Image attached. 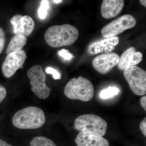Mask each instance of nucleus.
<instances>
[{
  "mask_svg": "<svg viewBox=\"0 0 146 146\" xmlns=\"http://www.w3.org/2000/svg\"><path fill=\"white\" fill-rule=\"evenodd\" d=\"M79 31L74 26L69 24L50 27L45 32V41L53 48L69 46L78 39Z\"/></svg>",
  "mask_w": 146,
  "mask_h": 146,
  "instance_id": "nucleus-1",
  "label": "nucleus"
},
{
  "mask_svg": "<svg viewBox=\"0 0 146 146\" xmlns=\"http://www.w3.org/2000/svg\"><path fill=\"white\" fill-rule=\"evenodd\" d=\"M12 123L21 129H34L44 125L46 122L44 111L36 106H28L20 110L13 115Z\"/></svg>",
  "mask_w": 146,
  "mask_h": 146,
  "instance_id": "nucleus-2",
  "label": "nucleus"
},
{
  "mask_svg": "<svg viewBox=\"0 0 146 146\" xmlns=\"http://www.w3.org/2000/svg\"><path fill=\"white\" fill-rule=\"evenodd\" d=\"M64 93L69 99L89 102L94 97V89L90 80L79 76L68 82L64 88Z\"/></svg>",
  "mask_w": 146,
  "mask_h": 146,
  "instance_id": "nucleus-3",
  "label": "nucleus"
},
{
  "mask_svg": "<svg viewBox=\"0 0 146 146\" xmlns=\"http://www.w3.org/2000/svg\"><path fill=\"white\" fill-rule=\"evenodd\" d=\"M107 125L105 120L100 116L92 114L78 116L74 123L75 129L80 132L102 137L106 133Z\"/></svg>",
  "mask_w": 146,
  "mask_h": 146,
  "instance_id": "nucleus-4",
  "label": "nucleus"
},
{
  "mask_svg": "<svg viewBox=\"0 0 146 146\" xmlns=\"http://www.w3.org/2000/svg\"><path fill=\"white\" fill-rule=\"evenodd\" d=\"M27 75L30 80L31 89L37 98L46 100L49 97L50 89L46 84V76L42 66L35 65L29 69Z\"/></svg>",
  "mask_w": 146,
  "mask_h": 146,
  "instance_id": "nucleus-5",
  "label": "nucleus"
},
{
  "mask_svg": "<svg viewBox=\"0 0 146 146\" xmlns=\"http://www.w3.org/2000/svg\"><path fill=\"white\" fill-rule=\"evenodd\" d=\"M123 76L130 89L138 96L146 94V72L138 66H132L123 70Z\"/></svg>",
  "mask_w": 146,
  "mask_h": 146,
  "instance_id": "nucleus-6",
  "label": "nucleus"
},
{
  "mask_svg": "<svg viewBox=\"0 0 146 146\" xmlns=\"http://www.w3.org/2000/svg\"><path fill=\"white\" fill-rule=\"evenodd\" d=\"M136 24V18L130 14H126L104 27L101 34L105 38L114 37L126 30L132 28Z\"/></svg>",
  "mask_w": 146,
  "mask_h": 146,
  "instance_id": "nucleus-7",
  "label": "nucleus"
},
{
  "mask_svg": "<svg viewBox=\"0 0 146 146\" xmlns=\"http://www.w3.org/2000/svg\"><path fill=\"white\" fill-rule=\"evenodd\" d=\"M27 58L26 53L23 50L7 54L2 66L4 76L9 78L14 75L18 69L23 67Z\"/></svg>",
  "mask_w": 146,
  "mask_h": 146,
  "instance_id": "nucleus-8",
  "label": "nucleus"
},
{
  "mask_svg": "<svg viewBox=\"0 0 146 146\" xmlns=\"http://www.w3.org/2000/svg\"><path fill=\"white\" fill-rule=\"evenodd\" d=\"M119 58V55L116 53L101 54L94 58L92 64L96 71L104 74L117 65Z\"/></svg>",
  "mask_w": 146,
  "mask_h": 146,
  "instance_id": "nucleus-9",
  "label": "nucleus"
},
{
  "mask_svg": "<svg viewBox=\"0 0 146 146\" xmlns=\"http://www.w3.org/2000/svg\"><path fill=\"white\" fill-rule=\"evenodd\" d=\"M143 55L140 52H136L135 48L131 47L121 56L117 64L120 70H124L130 66H136L142 61Z\"/></svg>",
  "mask_w": 146,
  "mask_h": 146,
  "instance_id": "nucleus-10",
  "label": "nucleus"
},
{
  "mask_svg": "<svg viewBox=\"0 0 146 146\" xmlns=\"http://www.w3.org/2000/svg\"><path fill=\"white\" fill-rule=\"evenodd\" d=\"M124 5L123 0H104L101 7L102 16L107 19L115 18L121 13Z\"/></svg>",
  "mask_w": 146,
  "mask_h": 146,
  "instance_id": "nucleus-11",
  "label": "nucleus"
},
{
  "mask_svg": "<svg viewBox=\"0 0 146 146\" xmlns=\"http://www.w3.org/2000/svg\"><path fill=\"white\" fill-rule=\"evenodd\" d=\"M75 142L78 146H109L107 139L102 136L80 132Z\"/></svg>",
  "mask_w": 146,
  "mask_h": 146,
  "instance_id": "nucleus-12",
  "label": "nucleus"
},
{
  "mask_svg": "<svg viewBox=\"0 0 146 146\" xmlns=\"http://www.w3.org/2000/svg\"><path fill=\"white\" fill-rule=\"evenodd\" d=\"M27 41L26 36L22 35H16L11 39L7 48L6 53L8 54L11 52L21 50L26 44Z\"/></svg>",
  "mask_w": 146,
  "mask_h": 146,
  "instance_id": "nucleus-13",
  "label": "nucleus"
},
{
  "mask_svg": "<svg viewBox=\"0 0 146 146\" xmlns=\"http://www.w3.org/2000/svg\"><path fill=\"white\" fill-rule=\"evenodd\" d=\"M21 34L27 37L34 30L35 24L33 18L25 15L23 16L21 20Z\"/></svg>",
  "mask_w": 146,
  "mask_h": 146,
  "instance_id": "nucleus-14",
  "label": "nucleus"
},
{
  "mask_svg": "<svg viewBox=\"0 0 146 146\" xmlns=\"http://www.w3.org/2000/svg\"><path fill=\"white\" fill-rule=\"evenodd\" d=\"M30 146H57L50 138L43 136H38L33 138L30 142Z\"/></svg>",
  "mask_w": 146,
  "mask_h": 146,
  "instance_id": "nucleus-15",
  "label": "nucleus"
},
{
  "mask_svg": "<svg viewBox=\"0 0 146 146\" xmlns=\"http://www.w3.org/2000/svg\"><path fill=\"white\" fill-rule=\"evenodd\" d=\"M119 90L116 87L109 86L107 89L102 90L100 94V97L103 99H107L118 95Z\"/></svg>",
  "mask_w": 146,
  "mask_h": 146,
  "instance_id": "nucleus-16",
  "label": "nucleus"
},
{
  "mask_svg": "<svg viewBox=\"0 0 146 146\" xmlns=\"http://www.w3.org/2000/svg\"><path fill=\"white\" fill-rule=\"evenodd\" d=\"M23 16L18 14L13 16L10 20L11 23L13 26V32L16 35L21 34V20Z\"/></svg>",
  "mask_w": 146,
  "mask_h": 146,
  "instance_id": "nucleus-17",
  "label": "nucleus"
},
{
  "mask_svg": "<svg viewBox=\"0 0 146 146\" xmlns=\"http://www.w3.org/2000/svg\"><path fill=\"white\" fill-rule=\"evenodd\" d=\"M49 8V3L48 1L46 0L41 1L40 6L38 10V16L40 19L44 20L46 18Z\"/></svg>",
  "mask_w": 146,
  "mask_h": 146,
  "instance_id": "nucleus-18",
  "label": "nucleus"
},
{
  "mask_svg": "<svg viewBox=\"0 0 146 146\" xmlns=\"http://www.w3.org/2000/svg\"><path fill=\"white\" fill-rule=\"evenodd\" d=\"M5 45V34L4 30L0 27V54L2 53Z\"/></svg>",
  "mask_w": 146,
  "mask_h": 146,
  "instance_id": "nucleus-19",
  "label": "nucleus"
},
{
  "mask_svg": "<svg viewBox=\"0 0 146 146\" xmlns=\"http://www.w3.org/2000/svg\"><path fill=\"white\" fill-rule=\"evenodd\" d=\"M46 71L47 74H51L52 75L53 78L54 80H58L61 79L60 74L56 70H55L53 68L48 67L46 68Z\"/></svg>",
  "mask_w": 146,
  "mask_h": 146,
  "instance_id": "nucleus-20",
  "label": "nucleus"
},
{
  "mask_svg": "<svg viewBox=\"0 0 146 146\" xmlns=\"http://www.w3.org/2000/svg\"><path fill=\"white\" fill-rule=\"evenodd\" d=\"M58 54L65 60H70L73 57V56L69 52L68 50L62 49L58 52Z\"/></svg>",
  "mask_w": 146,
  "mask_h": 146,
  "instance_id": "nucleus-21",
  "label": "nucleus"
},
{
  "mask_svg": "<svg viewBox=\"0 0 146 146\" xmlns=\"http://www.w3.org/2000/svg\"><path fill=\"white\" fill-rule=\"evenodd\" d=\"M7 95L6 89L3 85L0 84V104L6 97Z\"/></svg>",
  "mask_w": 146,
  "mask_h": 146,
  "instance_id": "nucleus-22",
  "label": "nucleus"
},
{
  "mask_svg": "<svg viewBox=\"0 0 146 146\" xmlns=\"http://www.w3.org/2000/svg\"><path fill=\"white\" fill-rule=\"evenodd\" d=\"M140 128L142 133L146 136V118H145L141 122L140 125Z\"/></svg>",
  "mask_w": 146,
  "mask_h": 146,
  "instance_id": "nucleus-23",
  "label": "nucleus"
},
{
  "mask_svg": "<svg viewBox=\"0 0 146 146\" xmlns=\"http://www.w3.org/2000/svg\"><path fill=\"white\" fill-rule=\"evenodd\" d=\"M140 104L142 108L145 111H146V96H144L141 98L140 100Z\"/></svg>",
  "mask_w": 146,
  "mask_h": 146,
  "instance_id": "nucleus-24",
  "label": "nucleus"
},
{
  "mask_svg": "<svg viewBox=\"0 0 146 146\" xmlns=\"http://www.w3.org/2000/svg\"><path fill=\"white\" fill-rule=\"evenodd\" d=\"M0 146H13L3 140L0 139Z\"/></svg>",
  "mask_w": 146,
  "mask_h": 146,
  "instance_id": "nucleus-25",
  "label": "nucleus"
},
{
  "mask_svg": "<svg viewBox=\"0 0 146 146\" xmlns=\"http://www.w3.org/2000/svg\"><path fill=\"white\" fill-rule=\"evenodd\" d=\"M139 1H140L141 5H143L144 7H146V1L145 0H140Z\"/></svg>",
  "mask_w": 146,
  "mask_h": 146,
  "instance_id": "nucleus-26",
  "label": "nucleus"
},
{
  "mask_svg": "<svg viewBox=\"0 0 146 146\" xmlns=\"http://www.w3.org/2000/svg\"><path fill=\"white\" fill-rule=\"evenodd\" d=\"M52 1L54 3H60L62 2L63 1H62V0H54Z\"/></svg>",
  "mask_w": 146,
  "mask_h": 146,
  "instance_id": "nucleus-27",
  "label": "nucleus"
}]
</instances>
